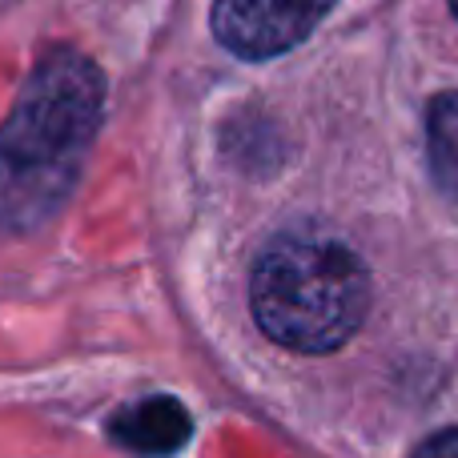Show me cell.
Listing matches in <instances>:
<instances>
[{
    "label": "cell",
    "mask_w": 458,
    "mask_h": 458,
    "mask_svg": "<svg viewBox=\"0 0 458 458\" xmlns=\"http://www.w3.org/2000/svg\"><path fill=\"white\" fill-rule=\"evenodd\" d=\"M411 458H458V427H451V430H438V435H430L427 443H422Z\"/></svg>",
    "instance_id": "obj_6"
},
{
    "label": "cell",
    "mask_w": 458,
    "mask_h": 458,
    "mask_svg": "<svg viewBox=\"0 0 458 458\" xmlns=\"http://www.w3.org/2000/svg\"><path fill=\"white\" fill-rule=\"evenodd\" d=\"M105 113V72L81 48H45L0 125V229L29 233L69 201Z\"/></svg>",
    "instance_id": "obj_1"
},
{
    "label": "cell",
    "mask_w": 458,
    "mask_h": 458,
    "mask_svg": "<svg viewBox=\"0 0 458 458\" xmlns=\"http://www.w3.org/2000/svg\"><path fill=\"white\" fill-rule=\"evenodd\" d=\"M338 0H214V37L242 61H269L310 37Z\"/></svg>",
    "instance_id": "obj_3"
},
{
    "label": "cell",
    "mask_w": 458,
    "mask_h": 458,
    "mask_svg": "<svg viewBox=\"0 0 458 458\" xmlns=\"http://www.w3.org/2000/svg\"><path fill=\"white\" fill-rule=\"evenodd\" d=\"M109 435L141 458H169L193 438V419L174 394H149L113 414Z\"/></svg>",
    "instance_id": "obj_4"
},
{
    "label": "cell",
    "mask_w": 458,
    "mask_h": 458,
    "mask_svg": "<svg viewBox=\"0 0 458 458\" xmlns=\"http://www.w3.org/2000/svg\"><path fill=\"white\" fill-rule=\"evenodd\" d=\"M451 8H454V16H458V0H451Z\"/></svg>",
    "instance_id": "obj_7"
},
{
    "label": "cell",
    "mask_w": 458,
    "mask_h": 458,
    "mask_svg": "<svg viewBox=\"0 0 458 458\" xmlns=\"http://www.w3.org/2000/svg\"><path fill=\"white\" fill-rule=\"evenodd\" d=\"M427 153L430 174L443 193L458 198V93H435L427 105Z\"/></svg>",
    "instance_id": "obj_5"
},
{
    "label": "cell",
    "mask_w": 458,
    "mask_h": 458,
    "mask_svg": "<svg viewBox=\"0 0 458 458\" xmlns=\"http://www.w3.org/2000/svg\"><path fill=\"white\" fill-rule=\"evenodd\" d=\"M253 322L293 354H334L366 322L370 274L354 250L314 237H277L250 277Z\"/></svg>",
    "instance_id": "obj_2"
}]
</instances>
